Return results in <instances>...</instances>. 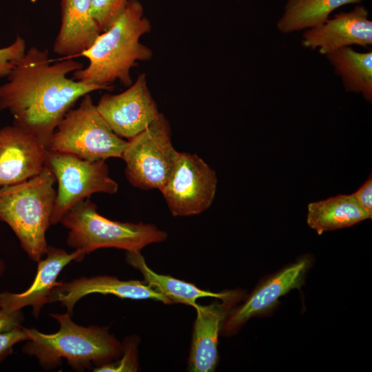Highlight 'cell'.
Segmentation results:
<instances>
[{
  "instance_id": "obj_1",
  "label": "cell",
  "mask_w": 372,
  "mask_h": 372,
  "mask_svg": "<svg viewBox=\"0 0 372 372\" xmlns=\"http://www.w3.org/2000/svg\"><path fill=\"white\" fill-rule=\"evenodd\" d=\"M83 68L72 58L51 63L48 49L28 50L0 85V112L8 110L14 125L25 130L48 149L58 124L81 97L106 90L67 76Z\"/></svg>"
},
{
  "instance_id": "obj_2",
  "label": "cell",
  "mask_w": 372,
  "mask_h": 372,
  "mask_svg": "<svg viewBox=\"0 0 372 372\" xmlns=\"http://www.w3.org/2000/svg\"><path fill=\"white\" fill-rule=\"evenodd\" d=\"M151 29L142 3L138 0H128L112 25L82 53L89 64L73 72L74 79L106 90L112 89V85L116 81L125 87L130 86L133 83L131 69L138 61H147L153 56V51L140 42L141 37Z\"/></svg>"
},
{
  "instance_id": "obj_3",
  "label": "cell",
  "mask_w": 372,
  "mask_h": 372,
  "mask_svg": "<svg viewBox=\"0 0 372 372\" xmlns=\"http://www.w3.org/2000/svg\"><path fill=\"white\" fill-rule=\"evenodd\" d=\"M59 324L54 333L25 328L29 340L22 347L24 354L34 357L45 371L59 367L62 360L74 371L83 372L111 362L122 354L123 345L107 327H87L72 321L65 313H49Z\"/></svg>"
},
{
  "instance_id": "obj_4",
  "label": "cell",
  "mask_w": 372,
  "mask_h": 372,
  "mask_svg": "<svg viewBox=\"0 0 372 372\" xmlns=\"http://www.w3.org/2000/svg\"><path fill=\"white\" fill-rule=\"evenodd\" d=\"M55 183L52 172L44 167L27 180L0 187V221L11 228L34 262L45 256L48 246L46 232L56 199Z\"/></svg>"
},
{
  "instance_id": "obj_5",
  "label": "cell",
  "mask_w": 372,
  "mask_h": 372,
  "mask_svg": "<svg viewBox=\"0 0 372 372\" xmlns=\"http://www.w3.org/2000/svg\"><path fill=\"white\" fill-rule=\"evenodd\" d=\"M60 223L68 229L67 245L85 256L101 248L141 251L147 245L167 238L166 231L153 224L115 221L100 215L90 198L72 207Z\"/></svg>"
},
{
  "instance_id": "obj_6",
  "label": "cell",
  "mask_w": 372,
  "mask_h": 372,
  "mask_svg": "<svg viewBox=\"0 0 372 372\" xmlns=\"http://www.w3.org/2000/svg\"><path fill=\"white\" fill-rule=\"evenodd\" d=\"M127 141L117 136L99 113L89 94L70 109L58 124L48 149L94 161L121 158Z\"/></svg>"
},
{
  "instance_id": "obj_7",
  "label": "cell",
  "mask_w": 372,
  "mask_h": 372,
  "mask_svg": "<svg viewBox=\"0 0 372 372\" xmlns=\"http://www.w3.org/2000/svg\"><path fill=\"white\" fill-rule=\"evenodd\" d=\"M179 152L172 141V129L161 113L143 131L127 141L121 158L128 182L141 189L160 191L168 181Z\"/></svg>"
},
{
  "instance_id": "obj_8",
  "label": "cell",
  "mask_w": 372,
  "mask_h": 372,
  "mask_svg": "<svg viewBox=\"0 0 372 372\" xmlns=\"http://www.w3.org/2000/svg\"><path fill=\"white\" fill-rule=\"evenodd\" d=\"M45 167L52 172L58 183L50 220L53 225L60 223L72 207L93 194H114L118 189L103 160L90 161L72 154L48 149Z\"/></svg>"
},
{
  "instance_id": "obj_9",
  "label": "cell",
  "mask_w": 372,
  "mask_h": 372,
  "mask_svg": "<svg viewBox=\"0 0 372 372\" xmlns=\"http://www.w3.org/2000/svg\"><path fill=\"white\" fill-rule=\"evenodd\" d=\"M215 171L198 155L179 152L174 170L161 190L174 216H189L211 205L217 189Z\"/></svg>"
},
{
  "instance_id": "obj_10",
  "label": "cell",
  "mask_w": 372,
  "mask_h": 372,
  "mask_svg": "<svg viewBox=\"0 0 372 372\" xmlns=\"http://www.w3.org/2000/svg\"><path fill=\"white\" fill-rule=\"evenodd\" d=\"M96 107L110 129L127 141L146 129L160 114L145 73L123 92L102 95Z\"/></svg>"
},
{
  "instance_id": "obj_11",
  "label": "cell",
  "mask_w": 372,
  "mask_h": 372,
  "mask_svg": "<svg viewBox=\"0 0 372 372\" xmlns=\"http://www.w3.org/2000/svg\"><path fill=\"white\" fill-rule=\"evenodd\" d=\"M241 290H231L229 294L208 305L198 304L188 358L192 372H212L218 364V342L222 325L229 311L243 297Z\"/></svg>"
},
{
  "instance_id": "obj_12",
  "label": "cell",
  "mask_w": 372,
  "mask_h": 372,
  "mask_svg": "<svg viewBox=\"0 0 372 372\" xmlns=\"http://www.w3.org/2000/svg\"><path fill=\"white\" fill-rule=\"evenodd\" d=\"M47 147L13 124L0 129V187L27 180L45 167Z\"/></svg>"
},
{
  "instance_id": "obj_13",
  "label": "cell",
  "mask_w": 372,
  "mask_h": 372,
  "mask_svg": "<svg viewBox=\"0 0 372 372\" xmlns=\"http://www.w3.org/2000/svg\"><path fill=\"white\" fill-rule=\"evenodd\" d=\"M309 266L310 259L302 258L260 284L243 304L231 309L222 325L220 333L230 336L251 318L269 311L281 296L301 286Z\"/></svg>"
},
{
  "instance_id": "obj_14",
  "label": "cell",
  "mask_w": 372,
  "mask_h": 372,
  "mask_svg": "<svg viewBox=\"0 0 372 372\" xmlns=\"http://www.w3.org/2000/svg\"><path fill=\"white\" fill-rule=\"evenodd\" d=\"M92 293L113 295L123 299H149L166 304H172L167 298L144 281L123 280L107 275L82 276L69 282L59 281L51 293L49 303L60 302L65 307L66 312L72 316L78 301Z\"/></svg>"
},
{
  "instance_id": "obj_15",
  "label": "cell",
  "mask_w": 372,
  "mask_h": 372,
  "mask_svg": "<svg viewBox=\"0 0 372 372\" xmlns=\"http://www.w3.org/2000/svg\"><path fill=\"white\" fill-rule=\"evenodd\" d=\"M85 256L79 250L68 253L63 249L48 245L45 256L37 262V274L32 285L20 293L1 292L0 308L14 311L30 306L33 316L38 318L59 284L57 278L61 271L71 262H80Z\"/></svg>"
},
{
  "instance_id": "obj_16",
  "label": "cell",
  "mask_w": 372,
  "mask_h": 372,
  "mask_svg": "<svg viewBox=\"0 0 372 372\" xmlns=\"http://www.w3.org/2000/svg\"><path fill=\"white\" fill-rule=\"evenodd\" d=\"M302 45L328 54L335 50L352 44L366 47L372 43V22L364 6L353 11L341 12L331 20L306 31Z\"/></svg>"
},
{
  "instance_id": "obj_17",
  "label": "cell",
  "mask_w": 372,
  "mask_h": 372,
  "mask_svg": "<svg viewBox=\"0 0 372 372\" xmlns=\"http://www.w3.org/2000/svg\"><path fill=\"white\" fill-rule=\"evenodd\" d=\"M61 22L53 45L55 54L81 56L101 34L92 13V0H61Z\"/></svg>"
},
{
  "instance_id": "obj_18",
  "label": "cell",
  "mask_w": 372,
  "mask_h": 372,
  "mask_svg": "<svg viewBox=\"0 0 372 372\" xmlns=\"http://www.w3.org/2000/svg\"><path fill=\"white\" fill-rule=\"evenodd\" d=\"M371 218L372 216L358 204L352 194H340L309 203L307 223L309 227L321 235L325 231L349 227Z\"/></svg>"
},
{
  "instance_id": "obj_19",
  "label": "cell",
  "mask_w": 372,
  "mask_h": 372,
  "mask_svg": "<svg viewBox=\"0 0 372 372\" xmlns=\"http://www.w3.org/2000/svg\"><path fill=\"white\" fill-rule=\"evenodd\" d=\"M125 260L141 272L147 285L167 298L172 304L180 303L194 308L200 298L211 297L223 299L231 291L212 292L171 276L157 273L149 267L141 251H126Z\"/></svg>"
},
{
  "instance_id": "obj_20",
  "label": "cell",
  "mask_w": 372,
  "mask_h": 372,
  "mask_svg": "<svg viewBox=\"0 0 372 372\" xmlns=\"http://www.w3.org/2000/svg\"><path fill=\"white\" fill-rule=\"evenodd\" d=\"M347 91L362 93L372 100V53H360L347 46L327 54Z\"/></svg>"
},
{
  "instance_id": "obj_21",
  "label": "cell",
  "mask_w": 372,
  "mask_h": 372,
  "mask_svg": "<svg viewBox=\"0 0 372 372\" xmlns=\"http://www.w3.org/2000/svg\"><path fill=\"white\" fill-rule=\"evenodd\" d=\"M361 0H287L278 28L283 33L314 28L322 24L334 10Z\"/></svg>"
},
{
  "instance_id": "obj_22",
  "label": "cell",
  "mask_w": 372,
  "mask_h": 372,
  "mask_svg": "<svg viewBox=\"0 0 372 372\" xmlns=\"http://www.w3.org/2000/svg\"><path fill=\"white\" fill-rule=\"evenodd\" d=\"M139 338L130 335L122 342L123 351L116 360L92 369L94 372H136L138 370V346Z\"/></svg>"
},
{
  "instance_id": "obj_23",
  "label": "cell",
  "mask_w": 372,
  "mask_h": 372,
  "mask_svg": "<svg viewBox=\"0 0 372 372\" xmlns=\"http://www.w3.org/2000/svg\"><path fill=\"white\" fill-rule=\"evenodd\" d=\"M128 0H92V13L101 33L121 14Z\"/></svg>"
},
{
  "instance_id": "obj_24",
  "label": "cell",
  "mask_w": 372,
  "mask_h": 372,
  "mask_svg": "<svg viewBox=\"0 0 372 372\" xmlns=\"http://www.w3.org/2000/svg\"><path fill=\"white\" fill-rule=\"evenodd\" d=\"M26 52V42L17 35L10 45L0 48V79L8 77Z\"/></svg>"
},
{
  "instance_id": "obj_25",
  "label": "cell",
  "mask_w": 372,
  "mask_h": 372,
  "mask_svg": "<svg viewBox=\"0 0 372 372\" xmlns=\"http://www.w3.org/2000/svg\"><path fill=\"white\" fill-rule=\"evenodd\" d=\"M28 340L23 327L0 333V363L12 353L15 344Z\"/></svg>"
},
{
  "instance_id": "obj_26",
  "label": "cell",
  "mask_w": 372,
  "mask_h": 372,
  "mask_svg": "<svg viewBox=\"0 0 372 372\" xmlns=\"http://www.w3.org/2000/svg\"><path fill=\"white\" fill-rule=\"evenodd\" d=\"M353 197L358 204L369 214L372 216V176L370 174L366 182L353 194Z\"/></svg>"
},
{
  "instance_id": "obj_27",
  "label": "cell",
  "mask_w": 372,
  "mask_h": 372,
  "mask_svg": "<svg viewBox=\"0 0 372 372\" xmlns=\"http://www.w3.org/2000/svg\"><path fill=\"white\" fill-rule=\"evenodd\" d=\"M23 321L21 310L12 311L0 308V333L21 327Z\"/></svg>"
},
{
  "instance_id": "obj_28",
  "label": "cell",
  "mask_w": 372,
  "mask_h": 372,
  "mask_svg": "<svg viewBox=\"0 0 372 372\" xmlns=\"http://www.w3.org/2000/svg\"><path fill=\"white\" fill-rule=\"evenodd\" d=\"M6 269L5 262L3 258L0 256V280L3 276Z\"/></svg>"
}]
</instances>
